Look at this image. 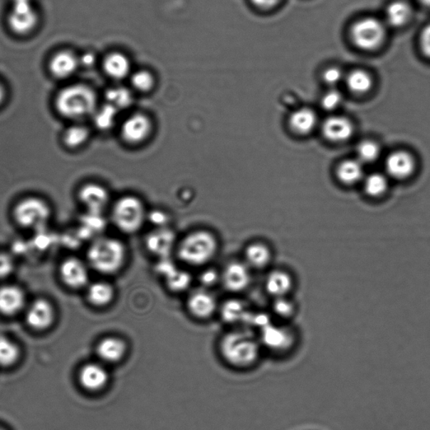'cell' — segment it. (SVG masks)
Wrapping results in <instances>:
<instances>
[{"mask_svg":"<svg viewBox=\"0 0 430 430\" xmlns=\"http://www.w3.org/2000/svg\"><path fill=\"white\" fill-rule=\"evenodd\" d=\"M59 273L63 282L72 288H81L88 281L87 266L78 257L65 259L60 265Z\"/></svg>","mask_w":430,"mask_h":430,"instance_id":"16","label":"cell"},{"mask_svg":"<svg viewBox=\"0 0 430 430\" xmlns=\"http://www.w3.org/2000/svg\"><path fill=\"white\" fill-rule=\"evenodd\" d=\"M153 124L148 115L135 113L125 119L120 127V138L129 146H139L151 137Z\"/></svg>","mask_w":430,"mask_h":430,"instance_id":"9","label":"cell"},{"mask_svg":"<svg viewBox=\"0 0 430 430\" xmlns=\"http://www.w3.org/2000/svg\"><path fill=\"white\" fill-rule=\"evenodd\" d=\"M246 263L250 268L263 270L272 263V251L261 242L251 243L245 251Z\"/></svg>","mask_w":430,"mask_h":430,"instance_id":"28","label":"cell"},{"mask_svg":"<svg viewBox=\"0 0 430 430\" xmlns=\"http://www.w3.org/2000/svg\"><path fill=\"white\" fill-rule=\"evenodd\" d=\"M7 100V90L3 83H0V109L6 104Z\"/></svg>","mask_w":430,"mask_h":430,"instance_id":"49","label":"cell"},{"mask_svg":"<svg viewBox=\"0 0 430 430\" xmlns=\"http://www.w3.org/2000/svg\"><path fill=\"white\" fill-rule=\"evenodd\" d=\"M342 101V93L334 88L325 93L324 96L322 97L321 106L325 110L332 111L337 109Z\"/></svg>","mask_w":430,"mask_h":430,"instance_id":"43","label":"cell"},{"mask_svg":"<svg viewBox=\"0 0 430 430\" xmlns=\"http://www.w3.org/2000/svg\"><path fill=\"white\" fill-rule=\"evenodd\" d=\"M357 152L360 162L372 163L380 157L381 150L377 142L371 140H365L358 144Z\"/></svg>","mask_w":430,"mask_h":430,"instance_id":"41","label":"cell"},{"mask_svg":"<svg viewBox=\"0 0 430 430\" xmlns=\"http://www.w3.org/2000/svg\"><path fill=\"white\" fill-rule=\"evenodd\" d=\"M77 200L86 213L103 214L110 204V193L98 182H88L77 190Z\"/></svg>","mask_w":430,"mask_h":430,"instance_id":"10","label":"cell"},{"mask_svg":"<svg viewBox=\"0 0 430 430\" xmlns=\"http://www.w3.org/2000/svg\"><path fill=\"white\" fill-rule=\"evenodd\" d=\"M147 219L153 224H155L157 228L167 227L166 224L168 221L167 215L160 209L153 210V211L147 215Z\"/></svg>","mask_w":430,"mask_h":430,"instance_id":"45","label":"cell"},{"mask_svg":"<svg viewBox=\"0 0 430 430\" xmlns=\"http://www.w3.org/2000/svg\"><path fill=\"white\" fill-rule=\"evenodd\" d=\"M119 112L115 107L105 103L104 105L98 107L95 113L92 116L93 125L101 132L110 130L115 125Z\"/></svg>","mask_w":430,"mask_h":430,"instance_id":"35","label":"cell"},{"mask_svg":"<svg viewBox=\"0 0 430 430\" xmlns=\"http://www.w3.org/2000/svg\"><path fill=\"white\" fill-rule=\"evenodd\" d=\"M389 189L387 177L381 174H372L367 177L364 182V190L372 198H379Z\"/></svg>","mask_w":430,"mask_h":430,"instance_id":"38","label":"cell"},{"mask_svg":"<svg viewBox=\"0 0 430 430\" xmlns=\"http://www.w3.org/2000/svg\"><path fill=\"white\" fill-rule=\"evenodd\" d=\"M92 130L84 122L68 123L60 135V142L68 152H78L90 142Z\"/></svg>","mask_w":430,"mask_h":430,"instance_id":"17","label":"cell"},{"mask_svg":"<svg viewBox=\"0 0 430 430\" xmlns=\"http://www.w3.org/2000/svg\"><path fill=\"white\" fill-rule=\"evenodd\" d=\"M322 134L326 140L334 143H342L352 138L354 126L344 116L333 115L327 118L322 125Z\"/></svg>","mask_w":430,"mask_h":430,"instance_id":"19","label":"cell"},{"mask_svg":"<svg viewBox=\"0 0 430 430\" xmlns=\"http://www.w3.org/2000/svg\"><path fill=\"white\" fill-rule=\"evenodd\" d=\"M115 289L105 282L93 283L88 289V300L95 307H105L114 300Z\"/></svg>","mask_w":430,"mask_h":430,"instance_id":"32","label":"cell"},{"mask_svg":"<svg viewBox=\"0 0 430 430\" xmlns=\"http://www.w3.org/2000/svg\"><path fill=\"white\" fill-rule=\"evenodd\" d=\"M316 125L317 115L310 108H301L289 116V127L297 135H306L311 133Z\"/></svg>","mask_w":430,"mask_h":430,"instance_id":"26","label":"cell"},{"mask_svg":"<svg viewBox=\"0 0 430 430\" xmlns=\"http://www.w3.org/2000/svg\"><path fill=\"white\" fill-rule=\"evenodd\" d=\"M24 293L16 286L0 288V313L4 315L17 314L24 305Z\"/></svg>","mask_w":430,"mask_h":430,"instance_id":"27","label":"cell"},{"mask_svg":"<svg viewBox=\"0 0 430 430\" xmlns=\"http://www.w3.org/2000/svg\"><path fill=\"white\" fill-rule=\"evenodd\" d=\"M221 315L224 321L236 322L244 320L248 322L251 314L246 310L244 303L238 300H230L223 305Z\"/></svg>","mask_w":430,"mask_h":430,"instance_id":"37","label":"cell"},{"mask_svg":"<svg viewBox=\"0 0 430 430\" xmlns=\"http://www.w3.org/2000/svg\"><path fill=\"white\" fill-rule=\"evenodd\" d=\"M107 104L115 108L117 110L127 109L133 103V95L130 88L114 87L108 90L105 93Z\"/></svg>","mask_w":430,"mask_h":430,"instance_id":"36","label":"cell"},{"mask_svg":"<svg viewBox=\"0 0 430 430\" xmlns=\"http://www.w3.org/2000/svg\"><path fill=\"white\" fill-rule=\"evenodd\" d=\"M54 215L53 205L38 195H26L13 204L11 216L21 231L39 232L48 228Z\"/></svg>","mask_w":430,"mask_h":430,"instance_id":"2","label":"cell"},{"mask_svg":"<svg viewBox=\"0 0 430 430\" xmlns=\"http://www.w3.org/2000/svg\"><path fill=\"white\" fill-rule=\"evenodd\" d=\"M54 320V310L45 299H38L30 306L26 313L27 324L32 329L42 330L48 329Z\"/></svg>","mask_w":430,"mask_h":430,"instance_id":"22","label":"cell"},{"mask_svg":"<svg viewBox=\"0 0 430 430\" xmlns=\"http://www.w3.org/2000/svg\"><path fill=\"white\" fill-rule=\"evenodd\" d=\"M259 340L246 331H231L223 336L219 344L222 357L231 366L238 368L253 367L261 356Z\"/></svg>","mask_w":430,"mask_h":430,"instance_id":"3","label":"cell"},{"mask_svg":"<svg viewBox=\"0 0 430 430\" xmlns=\"http://www.w3.org/2000/svg\"><path fill=\"white\" fill-rule=\"evenodd\" d=\"M419 2L422 4V6L430 8V0H419Z\"/></svg>","mask_w":430,"mask_h":430,"instance_id":"50","label":"cell"},{"mask_svg":"<svg viewBox=\"0 0 430 430\" xmlns=\"http://www.w3.org/2000/svg\"><path fill=\"white\" fill-rule=\"evenodd\" d=\"M127 251L124 243L115 238L100 236L91 242L87 251L88 263L102 274H115L122 269Z\"/></svg>","mask_w":430,"mask_h":430,"instance_id":"4","label":"cell"},{"mask_svg":"<svg viewBox=\"0 0 430 430\" xmlns=\"http://www.w3.org/2000/svg\"><path fill=\"white\" fill-rule=\"evenodd\" d=\"M128 347L125 341L116 336L101 340L97 345L98 356L108 363H118L125 358Z\"/></svg>","mask_w":430,"mask_h":430,"instance_id":"24","label":"cell"},{"mask_svg":"<svg viewBox=\"0 0 430 430\" xmlns=\"http://www.w3.org/2000/svg\"><path fill=\"white\" fill-rule=\"evenodd\" d=\"M385 168L392 179L404 180L414 174L416 168L414 157L408 152H392L385 162Z\"/></svg>","mask_w":430,"mask_h":430,"instance_id":"18","label":"cell"},{"mask_svg":"<svg viewBox=\"0 0 430 430\" xmlns=\"http://www.w3.org/2000/svg\"><path fill=\"white\" fill-rule=\"evenodd\" d=\"M299 333L293 324L271 321L260 330L261 347L277 357H287L295 352Z\"/></svg>","mask_w":430,"mask_h":430,"instance_id":"6","label":"cell"},{"mask_svg":"<svg viewBox=\"0 0 430 430\" xmlns=\"http://www.w3.org/2000/svg\"><path fill=\"white\" fill-rule=\"evenodd\" d=\"M254 6L260 9H271L277 6L281 0H251Z\"/></svg>","mask_w":430,"mask_h":430,"instance_id":"48","label":"cell"},{"mask_svg":"<svg viewBox=\"0 0 430 430\" xmlns=\"http://www.w3.org/2000/svg\"><path fill=\"white\" fill-rule=\"evenodd\" d=\"M147 217L142 201L133 195L120 198L111 210V219L115 227L129 235L141 230Z\"/></svg>","mask_w":430,"mask_h":430,"instance_id":"7","label":"cell"},{"mask_svg":"<svg viewBox=\"0 0 430 430\" xmlns=\"http://www.w3.org/2000/svg\"><path fill=\"white\" fill-rule=\"evenodd\" d=\"M414 9L405 0H394L385 9L384 22L387 27L400 29L412 20Z\"/></svg>","mask_w":430,"mask_h":430,"instance_id":"25","label":"cell"},{"mask_svg":"<svg viewBox=\"0 0 430 430\" xmlns=\"http://www.w3.org/2000/svg\"><path fill=\"white\" fill-rule=\"evenodd\" d=\"M106 222L103 214L86 213L82 219L80 231L81 239L93 238V241L101 236L100 234L105 230Z\"/></svg>","mask_w":430,"mask_h":430,"instance_id":"33","label":"cell"},{"mask_svg":"<svg viewBox=\"0 0 430 430\" xmlns=\"http://www.w3.org/2000/svg\"><path fill=\"white\" fill-rule=\"evenodd\" d=\"M224 288L233 293L244 291L251 283V268L246 263L232 261L229 263L221 276Z\"/></svg>","mask_w":430,"mask_h":430,"instance_id":"15","label":"cell"},{"mask_svg":"<svg viewBox=\"0 0 430 430\" xmlns=\"http://www.w3.org/2000/svg\"><path fill=\"white\" fill-rule=\"evenodd\" d=\"M345 75L343 70L339 67L331 66L327 68L322 73V81L331 88H334L341 82L345 80Z\"/></svg>","mask_w":430,"mask_h":430,"instance_id":"42","label":"cell"},{"mask_svg":"<svg viewBox=\"0 0 430 430\" xmlns=\"http://www.w3.org/2000/svg\"><path fill=\"white\" fill-rule=\"evenodd\" d=\"M99 107L95 90L87 84H71L55 96L53 109L61 119L68 123L84 122L92 118Z\"/></svg>","mask_w":430,"mask_h":430,"instance_id":"1","label":"cell"},{"mask_svg":"<svg viewBox=\"0 0 430 430\" xmlns=\"http://www.w3.org/2000/svg\"><path fill=\"white\" fill-rule=\"evenodd\" d=\"M419 48L425 58L430 59V24L424 27L419 36Z\"/></svg>","mask_w":430,"mask_h":430,"instance_id":"44","label":"cell"},{"mask_svg":"<svg viewBox=\"0 0 430 430\" xmlns=\"http://www.w3.org/2000/svg\"><path fill=\"white\" fill-rule=\"evenodd\" d=\"M79 382L84 389L99 392L104 389L110 377L105 367L97 363L84 365L78 374Z\"/></svg>","mask_w":430,"mask_h":430,"instance_id":"21","label":"cell"},{"mask_svg":"<svg viewBox=\"0 0 430 430\" xmlns=\"http://www.w3.org/2000/svg\"><path fill=\"white\" fill-rule=\"evenodd\" d=\"M20 350L12 340L0 336V367H11L17 362Z\"/></svg>","mask_w":430,"mask_h":430,"instance_id":"39","label":"cell"},{"mask_svg":"<svg viewBox=\"0 0 430 430\" xmlns=\"http://www.w3.org/2000/svg\"><path fill=\"white\" fill-rule=\"evenodd\" d=\"M103 73L110 80L119 83L129 79L133 70L132 61L127 53L122 51H109L102 60Z\"/></svg>","mask_w":430,"mask_h":430,"instance_id":"12","label":"cell"},{"mask_svg":"<svg viewBox=\"0 0 430 430\" xmlns=\"http://www.w3.org/2000/svg\"><path fill=\"white\" fill-rule=\"evenodd\" d=\"M147 249L158 258H169L176 246V235L167 227L156 228L147 234L145 239Z\"/></svg>","mask_w":430,"mask_h":430,"instance_id":"14","label":"cell"},{"mask_svg":"<svg viewBox=\"0 0 430 430\" xmlns=\"http://www.w3.org/2000/svg\"><path fill=\"white\" fill-rule=\"evenodd\" d=\"M219 275L216 271L214 269L205 270L204 272L200 276V282L204 286H214L219 281Z\"/></svg>","mask_w":430,"mask_h":430,"instance_id":"46","label":"cell"},{"mask_svg":"<svg viewBox=\"0 0 430 430\" xmlns=\"http://www.w3.org/2000/svg\"><path fill=\"white\" fill-rule=\"evenodd\" d=\"M164 278L168 288L175 293L185 291L189 287L192 281L191 276L188 273L177 268L168 273Z\"/></svg>","mask_w":430,"mask_h":430,"instance_id":"40","label":"cell"},{"mask_svg":"<svg viewBox=\"0 0 430 430\" xmlns=\"http://www.w3.org/2000/svg\"><path fill=\"white\" fill-rule=\"evenodd\" d=\"M13 269V263L11 257L0 252V278L7 276L11 273Z\"/></svg>","mask_w":430,"mask_h":430,"instance_id":"47","label":"cell"},{"mask_svg":"<svg viewBox=\"0 0 430 430\" xmlns=\"http://www.w3.org/2000/svg\"><path fill=\"white\" fill-rule=\"evenodd\" d=\"M297 288L296 278L290 271L283 268L271 270L264 281L265 292L271 299L293 297Z\"/></svg>","mask_w":430,"mask_h":430,"instance_id":"11","label":"cell"},{"mask_svg":"<svg viewBox=\"0 0 430 430\" xmlns=\"http://www.w3.org/2000/svg\"><path fill=\"white\" fill-rule=\"evenodd\" d=\"M0 430H4V429H0Z\"/></svg>","mask_w":430,"mask_h":430,"instance_id":"51","label":"cell"},{"mask_svg":"<svg viewBox=\"0 0 430 430\" xmlns=\"http://www.w3.org/2000/svg\"><path fill=\"white\" fill-rule=\"evenodd\" d=\"M348 90L357 95H367L372 90L374 79L372 74L362 68L354 69L345 78Z\"/></svg>","mask_w":430,"mask_h":430,"instance_id":"30","label":"cell"},{"mask_svg":"<svg viewBox=\"0 0 430 430\" xmlns=\"http://www.w3.org/2000/svg\"><path fill=\"white\" fill-rule=\"evenodd\" d=\"M80 60L72 51H63L56 53L49 63V70L58 79H67L77 72Z\"/></svg>","mask_w":430,"mask_h":430,"instance_id":"23","label":"cell"},{"mask_svg":"<svg viewBox=\"0 0 430 430\" xmlns=\"http://www.w3.org/2000/svg\"><path fill=\"white\" fill-rule=\"evenodd\" d=\"M218 247V240L213 233L199 230L189 233L179 242L177 255L186 264L200 266L213 260Z\"/></svg>","mask_w":430,"mask_h":430,"instance_id":"5","label":"cell"},{"mask_svg":"<svg viewBox=\"0 0 430 430\" xmlns=\"http://www.w3.org/2000/svg\"><path fill=\"white\" fill-rule=\"evenodd\" d=\"M387 36V26L380 19L367 16L360 19L350 27V37L356 48L374 51L382 48Z\"/></svg>","mask_w":430,"mask_h":430,"instance_id":"8","label":"cell"},{"mask_svg":"<svg viewBox=\"0 0 430 430\" xmlns=\"http://www.w3.org/2000/svg\"><path fill=\"white\" fill-rule=\"evenodd\" d=\"M128 80L130 88L142 95L152 93L155 90L157 83L156 74L147 68L134 70Z\"/></svg>","mask_w":430,"mask_h":430,"instance_id":"31","label":"cell"},{"mask_svg":"<svg viewBox=\"0 0 430 430\" xmlns=\"http://www.w3.org/2000/svg\"><path fill=\"white\" fill-rule=\"evenodd\" d=\"M363 174L362 162L357 160H345L340 162L336 169L337 179L345 185L356 184L362 180Z\"/></svg>","mask_w":430,"mask_h":430,"instance_id":"34","label":"cell"},{"mask_svg":"<svg viewBox=\"0 0 430 430\" xmlns=\"http://www.w3.org/2000/svg\"><path fill=\"white\" fill-rule=\"evenodd\" d=\"M9 28L18 35L31 33L38 24V15L31 2L13 3L8 17Z\"/></svg>","mask_w":430,"mask_h":430,"instance_id":"13","label":"cell"},{"mask_svg":"<svg viewBox=\"0 0 430 430\" xmlns=\"http://www.w3.org/2000/svg\"><path fill=\"white\" fill-rule=\"evenodd\" d=\"M299 311L298 303L293 297L272 299L271 312L277 322L293 324Z\"/></svg>","mask_w":430,"mask_h":430,"instance_id":"29","label":"cell"},{"mask_svg":"<svg viewBox=\"0 0 430 430\" xmlns=\"http://www.w3.org/2000/svg\"><path fill=\"white\" fill-rule=\"evenodd\" d=\"M187 307L192 315L199 320L211 317L217 308V302L211 293L199 289L192 293L187 301Z\"/></svg>","mask_w":430,"mask_h":430,"instance_id":"20","label":"cell"}]
</instances>
